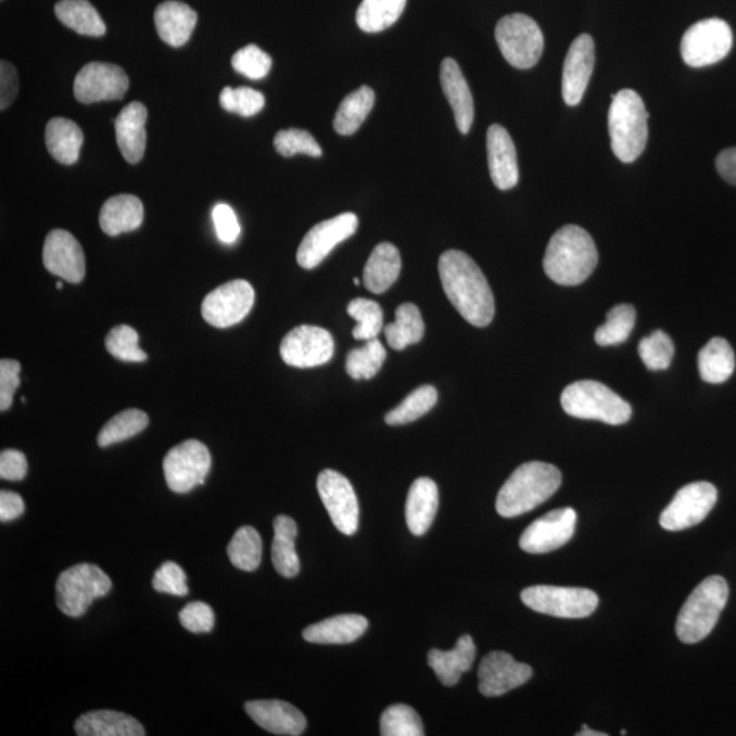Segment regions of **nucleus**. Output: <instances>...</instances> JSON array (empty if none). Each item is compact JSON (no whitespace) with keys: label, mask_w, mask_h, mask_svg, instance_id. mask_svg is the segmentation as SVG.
Wrapping results in <instances>:
<instances>
[{"label":"nucleus","mask_w":736,"mask_h":736,"mask_svg":"<svg viewBox=\"0 0 736 736\" xmlns=\"http://www.w3.org/2000/svg\"><path fill=\"white\" fill-rule=\"evenodd\" d=\"M442 287L453 307L477 328L488 327L495 316V301L487 279L468 254L449 250L441 255Z\"/></svg>","instance_id":"nucleus-1"},{"label":"nucleus","mask_w":736,"mask_h":736,"mask_svg":"<svg viewBox=\"0 0 736 736\" xmlns=\"http://www.w3.org/2000/svg\"><path fill=\"white\" fill-rule=\"evenodd\" d=\"M599 254L591 234L579 226H564L549 239L543 268L559 285L583 284L594 274Z\"/></svg>","instance_id":"nucleus-2"},{"label":"nucleus","mask_w":736,"mask_h":736,"mask_svg":"<svg viewBox=\"0 0 736 736\" xmlns=\"http://www.w3.org/2000/svg\"><path fill=\"white\" fill-rule=\"evenodd\" d=\"M562 484V473L551 464H522L500 488L497 511L506 519L528 513L546 503Z\"/></svg>","instance_id":"nucleus-3"},{"label":"nucleus","mask_w":736,"mask_h":736,"mask_svg":"<svg viewBox=\"0 0 736 736\" xmlns=\"http://www.w3.org/2000/svg\"><path fill=\"white\" fill-rule=\"evenodd\" d=\"M649 114L642 98L632 89H623L612 96L608 111L613 154L622 163H633L642 156L648 142Z\"/></svg>","instance_id":"nucleus-4"},{"label":"nucleus","mask_w":736,"mask_h":736,"mask_svg":"<svg viewBox=\"0 0 736 736\" xmlns=\"http://www.w3.org/2000/svg\"><path fill=\"white\" fill-rule=\"evenodd\" d=\"M727 600V581L720 575H711L703 580L691 592L676 620V634L681 642L697 644L707 638L716 626Z\"/></svg>","instance_id":"nucleus-5"},{"label":"nucleus","mask_w":736,"mask_h":736,"mask_svg":"<svg viewBox=\"0 0 736 736\" xmlns=\"http://www.w3.org/2000/svg\"><path fill=\"white\" fill-rule=\"evenodd\" d=\"M564 413L573 418L599 420L611 426L627 423L631 404L610 388L597 381H579L564 389L561 396Z\"/></svg>","instance_id":"nucleus-6"},{"label":"nucleus","mask_w":736,"mask_h":736,"mask_svg":"<svg viewBox=\"0 0 736 736\" xmlns=\"http://www.w3.org/2000/svg\"><path fill=\"white\" fill-rule=\"evenodd\" d=\"M112 581L92 563L76 564L59 575L56 605L65 616L83 617L96 599L110 594Z\"/></svg>","instance_id":"nucleus-7"},{"label":"nucleus","mask_w":736,"mask_h":736,"mask_svg":"<svg viewBox=\"0 0 736 736\" xmlns=\"http://www.w3.org/2000/svg\"><path fill=\"white\" fill-rule=\"evenodd\" d=\"M495 40L509 65L526 71L543 55L544 36L535 20L525 14L506 15L495 28Z\"/></svg>","instance_id":"nucleus-8"},{"label":"nucleus","mask_w":736,"mask_h":736,"mask_svg":"<svg viewBox=\"0 0 736 736\" xmlns=\"http://www.w3.org/2000/svg\"><path fill=\"white\" fill-rule=\"evenodd\" d=\"M521 600L533 611L568 620L589 617L599 606L594 591L569 586H530L521 592Z\"/></svg>","instance_id":"nucleus-9"},{"label":"nucleus","mask_w":736,"mask_h":736,"mask_svg":"<svg viewBox=\"0 0 736 736\" xmlns=\"http://www.w3.org/2000/svg\"><path fill=\"white\" fill-rule=\"evenodd\" d=\"M733 41V30L725 21L702 20L691 25L682 37V58L690 67L711 66L728 55Z\"/></svg>","instance_id":"nucleus-10"},{"label":"nucleus","mask_w":736,"mask_h":736,"mask_svg":"<svg viewBox=\"0 0 736 736\" xmlns=\"http://www.w3.org/2000/svg\"><path fill=\"white\" fill-rule=\"evenodd\" d=\"M212 467L210 449L200 441L181 442L168 452L163 462L165 482L176 494H188L204 484Z\"/></svg>","instance_id":"nucleus-11"},{"label":"nucleus","mask_w":736,"mask_h":736,"mask_svg":"<svg viewBox=\"0 0 736 736\" xmlns=\"http://www.w3.org/2000/svg\"><path fill=\"white\" fill-rule=\"evenodd\" d=\"M254 301V288L249 281H228L207 293L201 306L202 317L215 328L233 327L249 316Z\"/></svg>","instance_id":"nucleus-12"},{"label":"nucleus","mask_w":736,"mask_h":736,"mask_svg":"<svg viewBox=\"0 0 736 736\" xmlns=\"http://www.w3.org/2000/svg\"><path fill=\"white\" fill-rule=\"evenodd\" d=\"M718 503V490L708 482L690 483L676 493L660 516L665 531H684L700 524Z\"/></svg>","instance_id":"nucleus-13"},{"label":"nucleus","mask_w":736,"mask_h":736,"mask_svg":"<svg viewBox=\"0 0 736 736\" xmlns=\"http://www.w3.org/2000/svg\"><path fill=\"white\" fill-rule=\"evenodd\" d=\"M319 497L335 528L346 536L359 528V503L348 479L333 469H325L317 480Z\"/></svg>","instance_id":"nucleus-14"},{"label":"nucleus","mask_w":736,"mask_h":736,"mask_svg":"<svg viewBox=\"0 0 736 736\" xmlns=\"http://www.w3.org/2000/svg\"><path fill=\"white\" fill-rule=\"evenodd\" d=\"M357 226L359 220L350 212L317 224L299 245L297 264L307 270L317 268L333 252L335 245L350 239L357 231Z\"/></svg>","instance_id":"nucleus-15"},{"label":"nucleus","mask_w":736,"mask_h":736,"mask_svg":"<svg viewBox=\"0 0 736 736\" xmlns=\"http://www.w3.org/2000/svg\"><path fill=\"white\" fill-rule=\"evenodd\" d=\"M280 354L288 366L318 367L332 359L334 341L327 329L301 325L282 339Z\"/></svg>","instance_id":"nucleus-16"},{"label":"nucleus","mask_w":736,"mask_h":736,"mask_svg":"<svg viewBox=\"0 0 736 736\" xmlns=\"http://www.w3.org/2000/svg\"><path fill=\"white\" fill-rule=\"evenodd\" d=\"M127 89L129 77L122 67L111 63H88L74 79V96L83 104L122 100Z\"/></svg>","instance_id":"nucleus-17"},{"label":"nucleus","mask_w":736,"mask_h":736,"mask_svg":"<svg viewBox=\"0 0 736 736\" xmlns=\"http://www.w3.org/2000/svg\"><path fill=\"white\" fill-rule=\"evenodd\" d=\"M575 524L578 513L572 508L549 511L526 528L521 535L520 547L528 554L551 553L573 537Z\"/></svg>","instance_id":"nucleus-18"},{"label":"nucleus","mask_w":736,"mask_h":736,"mask_svg":"<svg viewBox=\"0 0 736 736\" xmlns=\"http://www.w3.org/2000/svg\"><path fill=\"white\" fill-rule=\"evenodd\" d=\"M532 678V669L506 652H491L479 667V691L485 697H499Z\"/></svg>","instance_id":"nucleus-19"},{"label":"nucleus","mask_w":736,"mask_h":736,"mask_svg":"<svg viewBox=\"0 0 736 736\" xmlns=\"http://www.w3.org/2000/svg\"><path fill=\"white\" fill-rule=\"evenodd\" d=\"M42 264L50 274L73 284L85 277V254L83 245L71 232L53 229L47 234L42 249Z\"/></svg>","instance_id":"nucleus-20"},{"label":"nucleus","mask_w":736,"mask_h":736,"mask_svg":"<svg viewBox=\"0 0 736 736\" xmlns=\"http://www.w3.org/2000/svg\"><path fill=\"white\" fill-rule=\"evenodd\" d=\"M595 66V42L589 35H580L569 48L562 73V96L568 105H579L588 88Z\"/></svg>","instance_id":"nucleus-21"},{"label":"nucleus","mask_w":736,"mask_h":736,"mask_svg":"<svg viewBox=\"0 0 736 736\" xmlns=\"http://www.w3.org/2000/svg\"><path fill=\"white\" fill-rule=\"evenodd\" d=\"M487 154L491 179L499 190L513 189L519 183L520 170L513 140L500 125L490 126Z\"/></svg>","instance_id":"nucleus-22"},{"label":"nucleus","mask_w":736,"mask_h":736,"mask_svg":"<svg viewBox=\"0 0 736 736\" xmlns=\"http://www.w3.org/2000/svg\"><path fill=\"white\" fill-rule=\"evenodd\" d=\"M244 709L245 713L261 728L269 731L271 734L299 736L306 729V718L290 702L279 700L249 701Z\"/></svg>","instance_id":"nucleus-23"},{"label":"nucleus","mask_w":736,"mask_h":736,"mask_svg":"<svg viewBox=\"0 0 736 736\" xmlns=\"http://www.w3.org/2000/svg\"><path fill=\"white\" fill-rule=\"evenodd\" d=\"M147 106L138 101L127 104L115 119L116 142L127 163H140L147 148Z\"/></svg>","instance_id":"nucleus-24"},{"label":"nucleus","mask_w":736,"mask_h":736,"mask_svg":"<svg viewBox=\"0 0 736 736\" xmlns=\"http://www.w3.org/2000/svg\"><path fill=\"white\" fill-rule=\"evenodd\" d=\"M441 87L455 114L458 130L468 135L474 119L471 89L455 59L447 58L441 65Z\"/></svg>","instance_id":"nucleus-25"},{"label":"nucleus","mask_w":736,"mask_h":736,"mask_svg":"<svg viewBox=\"0 0 736 736\" xmlns=\"http://www.w3.org/2000/svg\"><path fill=\"white\" fill-rule=\"evenodd\" d=\"M439 505L440 493L434 480L416 479L410 485L407 505H405L408 530L415 536H423L430 530L439 511Z\"/></svg>","instance_id":"nucleus-26"},{"label":"nucleus","mask_w":736,"mask_h":736,"mask_svg":"<svg viewBox=\"0 0 736 736\" xmlns=\"http://www.w3.org/2000/svg\"><path fill=\"white\" fill-rule=\"evenodd\" d=\"M196 21L199 15L193 9L174 0L158 4L154 13V24L160 39L175 48L185 46L190 40Z\"/></svg>","instance_id":"nucleus-27"},{"label":"nucleus","mask_w":736,"mask_h":736,"mask_svg":"<svg viewBox=\"0 0 736 736\" xmlns=\"http://www.w3.org/2000/svg\"><path fill=\"white\" fill-rule=\"evenodd\" d=\"M477 647L471 636L464 634L456 644L455 649H431L429 652V665L434 670L442 685L455 686L461 680L464 672L471 670Z\"/></svg>","instance_id":"nucleus-28"},{"label":"nucleus","mask_w":736,"mask_h":736,"mask_svg":"<svg viewBox=\"0 0 736 736\" xmlns=\"http://www.w3.org/2000/svg\"><path fill=\"white\" fill-rule=\"evenodd\" d=\"M79 736H143L145 728L129 714L115 711H93L83 714L74 724Z\"/></svg>","instance_id":"nucleus-29"},{"label":"nucleus","mask_w":736,"mask_h":736,"mask_svg":"<svg viewBox=\"0 0 736 736\" xmlns=\"http://www.w3.org/2000/svg\"><path fill=\"white\" fill-rule=\"evenodd\" d=\"M368 621L357 613H344L304 629L303 638L313 644H350L366 633Z\"/></svg>","instance_id":"nucleus-30"},{"label":"nucleus","mask_w":736,"mask_h":736,"mask_svg":"<svg viewBox=\"0 0 736 736\" xmlns=\"http://www.w3.org/2000/svg\"><path fill=\"white\" fill-rule=\"evenodd\" d=\"M143 221V205L130 194L112 196L100 212V227L110 237L136 231Z\"/></svg>","instance_id":"nucleus-31"},{"label":"nucleus","mask_w":736,"mask_h":736,"mask_svg":"<svg viewBox=\"0 0 736 736\" xmlns=\"http://www.w3.org/2000/svg\"><path fill=\"white\" fill-rule=\"evenodd\" d=\"M402 271V255L392 243L378 244L363 271V281L368 291L383 293L398 279Z\"/></svg>","instance_id":"nucleus-32"},{"label":"nucleus","mask_w":736,"mask_h":736,"mask_svg":"<svg viewBox=\"0 0 736 736\" xmlns=\"http://www.w3.org/2000/svg\"><path fill=\"white\" fill-rule=\"evenodd\" d=\"M48 152L58 163L73 165L78 162L84 143V132L76 122L53 117L46 129Z\"/></svg>","instance_id":"nucleus-33"},{"label":"nucleus","mask_w":736,"mask_h":736,"mask_svg":"<svg viewBox=\"0 0 736 736\" xmlns=\"http://www.w3.org/2000/svg\"><path fill=\"white\" fill-rule=\"evenodd\" d=\"M275 538L271 544V562L275 564L276 572L285 579L296 578L301 572V561H299L295 541L297 536V525L295 520L288 516L276 517L274 522Z\"/></svg>","instance_id":"nucleus-34"},{"label":"nucleus","mask_w":736,"mask_h":736,"mask_svg":"<svg viewBox=\"0 0 736 736\" xmlns=\"http://www.w3.org/2000/svg\"><path fill=\"white\" fill-rule=\"evenodd\" d=\"M698 370L702 381L719 385L728 381L735 370V354L728 341L714 338L698 354Z\"/></svg>","instance_id":"nucleus-35"},{"label":"nucleus","mask_w":736,"mask_h":736,"mask_svg":"<svg viewBox=\"0 0 736 736\" xmlns=\"http://www.w3.org/2000/svg\"><path fill=\"white\" fill-rule=\"evenodd\" d=\"M55 14L63 25L79 35L90 37L105 35L104 21L88 0H61L56 3Z\"/></svg>","instance_id":"nucleus-36"},{"label":"nucleus","mask_w":736,"mask_h":736,"mask_svg":"<svg viewBox=\"0 0 736 736\" xmlns=\"http://www.w3.org/2000/svg\"><path fill=\"white\" fill-rule=\"evenodd\" d=\"M376 103L375 90L361 87L350 93L341 101L335 114L333 126L340 136H352L360 129V126L370 115Z\"/></svg>","instance_id":"nucleus-37"},{"label":"nucleus","mask_w":736,"mask_h":736,"mask_svg":"<svg viewBox=\"0 0 736 736\" xmlns=\"http://www.w3.org/2000/svg\"><path fill=\"white\" fill-rule=\"evenodd\" d=\"M385 338L393 350L403 351L418 344L424 335V322L414 303H404L397 307L396 321L386 325Z\"/></svg>","instance_id":"nucleus-38"},{"label":"nucleus","mask_w":736,"mask_h":736,"mask_svg":"<svg viewBox=\"0 0 736 736\" xmlns=\"http://www.w3.org/2000/svg\"><path fill=\"white\" fill-rule=\"evenodd\" d=\"M407 4V0H363L356 13V23L367 34L391 28L396 24Z\"/></svg>","instance_id":"nucleus-39"},{"label":"nucleus","mask_w":736,"mask_h":736,"mask_svg":"<svg viewBox=\"0 0 736 736\" xmlns=\"http://www.w3.org/2000/svg\"><path fill=\"white\" fill-rule=\"evenodd\" d=\"M229 561L244 572H254L263 559V538L253 526L239 528L227 547Z\"/></svg>","instance_id":"nucleus-40"},{"label":"nucleus","mask_w":736,"mask_h":736,"mask_svg":"<svg viewBox=\"0 0 736 736\" xmlns=\"http://www.w3.org/2000/svg\"><path fill=\"white\" fill-rule=\"evenodd\" d=\"M149 424V418L143 410L126 409L117 414L101 429L98 436L100 447H109L119 442L130 440L142 433Z\"/></svg>","instance_id":"nucleus-41"},{"label":"nucleus","mask_w":736,"mask_h":736,"mask_svg":"<svg viewBox=\"0 0 736 736\" xmlns=\"http://www.w3.org/2000/svg\"><path fill=\"white\" fill-rule=\"evenodd\" d=\"M436 402H439V393H436L435 388L431 385L420 386L405 397L396 408L389 410L385 421L389 426L413 423V421L429 413L430 409H433Z\"/></svg>","instance_id":"nucleus-42"},{"label":"nucleus","mask_w":736,"mask_h":736,"mask_svg":"<svg viewBox=\"0 0 736 736\" xmlns=\"http://www.w3.org/2000/svg\"><path fill=\"white\" fill-rule=\"evenodd\" d=\"M636 310L631 304H618L607 313L606 322L596 330L595 341L600 346L620 345L632 334Z\"/></svg>","instance_id":"nucleus-43"},{"label":"nucleus","mask_w":736,"mask_h":736,"mask_svg":"<svg viewBox=\"0 0 736 736\" xmlns=\"http://www.w3.org/2000/svg\"><path fill=\"white\" fill-rule=\"evenodd\" d=\"M386 360V351L381 341L372 339L366 341L361 348L352 350L346 357V372L354 380H371L380 372Z\"/></svg>","instance_id":"nucleus-44"},{"label":"nucleus","mask_w":736,"mask_h":736,"mask_svg":"<svg viewBox=\"0 0 736 736\" xmlns=\"http://www.w3.org/2000/svg\"><path fill=\"white\" fill-rule=\"evenodd\" d=\"M346 312L357 323L352 330L356 340L378 339V334L383 329V312L380 304L368 301V299L357 297L348 304Z\"/></svg>","instance_id":"nucleus-45"},{"label":"nucleus","mask_w":736,"mask_h":736,"mask_svg":"<svg viewBox=\"0 0 736 736\" xmlns=\"http://www.w3.org/2000/svg\"><path fill=\"white\" fill-rule=\"evenodd\" d=\"M383 736H423L424 727L414 708L398 703L389 707L381 716Z\"/></svg>","instance_id":"nucleus-46"},{"label":"nucleus","mask_w":736,"mask_h":736,"mask_svg":"<svg viewBox=\"0 0 736 736\" xmlns=\"http://www.w3.org/2000/svg\"><path fill=\"white\" fill-rule=\"evenodd\" d=\"M638 354L648 370H667L674 359L675 346L663 330H655L652 334L642 340Z\"/></svg>","instance_id":"nucleus-47"},{"label":"nucleus","mask_w":736,"mask_h":736,"mask_svg":"<svg viewBox=\"0 0 736 736\" xmlns=\"http://www.w3.org/2000/svg\"><path fill=\"white\" fill-rule=\"evenodd\" d=\"M138 333L129 325H119L105 339V348L123 361H145L148 355L138 346Z\"/></svg>","instance_id":"nucleus-48"},{"label":"nucleus","mask_w":736,"mask_h":736,"mask_svg":"<svg viewBox=\"0 0 736 736\" xmlns=\"http://www.w3.org/2000/svg\"><path fill=\"white\" fill-rule=\"evenodd\" d=\"M224 110L249 117L257 115L265 106L264 94L252 88H224L220 94Z\"/></svg>","instance_id":"nucleus-49"},{"label":"nucleus","mask_w":736,"mask_h":736,"mask_svg":"<svg viewBox=\"0 0 736 736\" xmlns=\"http://www.w3.org/2000/svg\"><path fill=\"white\" fill-rule=\"evenodd\" d=\"M275 148L281 156L292 157L297 153L313 157L322 156V148L310 132L301 129L281 130L275 137Z\"/></svg>","instance_id":"nucleus-50"},{"label":"nucleus","mask_w":736,"mask_h":736,"mask_svg":"<svg viewBox=\"0 0 736 736\" xmlns=\"http://www.w3.org/2000/svg\"><path fill=\"white\" fill-rule=\"evenodd\" d=\"M232 67L250 79H263L270 72L271 58L259 47L250 45L234 53Z\"/></svg>","instance_id":"nucleus-51"},{"label":"nucleus","mask_w":736,"mask_h":736,"mask_svg":"<svg viewBox=\"0 0 736 736\" xmlns=\"http://www.w3.org/2000/svg\"><path fill=\"white\" fill-rule=\"evenodd\" d=\"M188 578L183 569L175 562H165L156 570L152 581L154 591L183 597L189 594Z\"/></svg>","instance_id":"nucleus-52"},{"label":"nucleus","mask_w":736,"mask_h":736,"mask_svg":"<svg viewBox=\"0 0 736 736\" xmlns=\"http://www.w3.org/2000/svg\"><path fill=\"white\" fill-rule=\"evenodd\" d=\"M181 626L191 633H210L215 627V612L204 601H193L179 612Z\"/></svg>","instance_id":"nucleus-53"},{"label":"nucleus","mask_w":736,"mask_h":736,"mask_svg":"<svg viewBox=\"0 0 736 736\" xmlns=\"http://www.w3.org/2000/svg\"><path fill=\"white\" fill-rule=\"evenodd\" d=\"M20 361L2 359L0 361V410L12 407L14 393L20 386Z\"/></svg>","instance_id":"nucleus-54"},{"label":"nucleus","mask_w":736,"mask_h":736,"mask_svg":"<svg viewBox=\"0 0 736 736\" xmlns=\"http://www.w3.org/2000/svg\"><path fill=\"white\" fill-rule=\"evenodd\" d=\"M213 223H215L216 233L223 243L232 244L237 242L240 234V226L237 213L227 204H217L212 212Z\"/></svg>","instance_id":"nucleus-55"},{"label":"nucleus","mask_w":736,"mask_h":736,"mask_svg":"<svg viewBox=\"0 0 736 736\" xmlns=\"http://www.w3.org/2000/svg\"><path fill=\"white\" fill-rule=\"evenodd\" d=\"M28 473V461L23 452L8 449L0 455V478L18 482Z\"/></svg>","instance_id":"nucleus-56"},{"label":"nucleus","mask_w":736,"mask_h":736,"mask_svg":"<svg viewBox=\"0 0 736 736\" xmlns=\"http://www.w3.org/2000/svg\"><path fill=\"white\" fill-rule=\"evenodd\" d=\"M18 93L17 71L7 61L0 63V109H9Z\"/></svg>","instance_id":"nucleus-57"},{"label":"nucleus","mask_w":736,"mask_h":736,"mask_svg":"<svg viewBox=\"0 0 736 736\" xmlns=\"http://www.w3.org/2000/svg\"><path fill=\"white\" fill-rule=\"evenodd\" d=\"M25 511L23 498L13 491H2L0 493V520L9 522L17 520Z\"/></svg>","instance_id":"nucleus-58"},{"label":"nucleus","mask_w":736,"mask_h":736,"mask_svg":"<svg viewBox=\"0 0 736 736\" xmlns=\"http://www.w3.org/2000/svg\"><path fill=\"white\" fill-rule=\"evenodd\" d=\"M720 176L729 185L736 186V148L725 149L716 158Z\"/></svg>","instance_id":"nucleus-59"},{"label":"nucleus","mask_w":736,"mask_h":736,"mask_svg":"<svg viewBox=\"0 0 736 736\" xmlns=\"http://www.w3.org/2000/svg\"><path fill=\"white\" fill-rule=\"evenodd\" d=\"M575 735H579V736H607V734L599 733V731L591 729L588 727V725H585V724L583 725V727H581L580 733L575 734Z\"/></svg>","instance_id":"nucleus-60"},{"label":"nucleus","mask_w":736,"mask_h":736,"mask_svg":"<svg viewBox=\"0 0 736 736\" xmlns=\"http://www.w3.org/2000/svg\"><path fill=\"white\" fill-rule=\"evenodd\" d=\"M56 288H58V290H62V288H63V282H62V281H58V282H56Z\"/></svg>","instance_id":"nucleus-61"},{"label":"nucleus","mask_w":736,"mask_h":736,"mask_svg":"<svg viewBox=\"0 0 736 736\" xmlns=\"http://www.w3.org/2000/svg\"><path fill=\"white\" fill-rule=\"evenodd\" d=\"M354 284H355V285H359V284H360L359 280L355 279V280H354Z\"/></svg>","instance_id":"nucleus-62"}]
</instances>
